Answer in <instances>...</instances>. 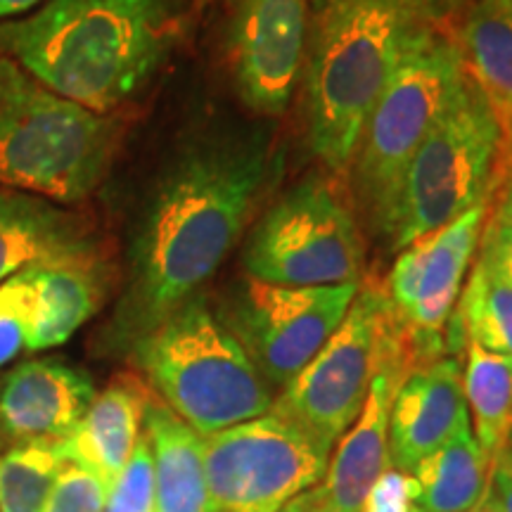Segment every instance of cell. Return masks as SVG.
<instances>
[{
    "label": "cell",
    "instance_id": "obj_25",
    "mask_svg": "<svg viewBox=\"0 0 512 512\" xmlns=\"http://www.w3.org/2000/svg\"><path fill=\"white\" fill-rule=\"evenodd\" d=\"M62 441H24L0 456V512H43L64 463Z\"/></svg>",
    "mask_w": 512,
    "mask_h": 512
},
{
    "label": "cell",
    "instance_id": "obj_10",
    "mask_svg": "<svg viewBox=\"0 0 512 512\" xmlns=\"http://www.w3.org/2000/svg\"><path fill=\"white\" fill-rule=\"evenodd\" d=\"M489 204L403 247L382 287L384 316L413 368L448 356L446 337Z\"/></svg>",
    "mask_w": 512,
    "mask_h": 512
},
{
    "label": "cell",
    "instance_id": "obj_38",
    "mask_svg": "<svg viewBox=\"0 0 512 512\" xmlns=\"http://www.w3.org/2000/svg\"><path fill=\"white\" fill-rule=\"evenodd\" d=\"M406 512H427V510H422V508H418V505H413V503H411V508H408Z\"/></svg>",
    "mask_w": 512,
    "mask_h": 512
},
{
    "label": "cell",
    "instance_id": "obj_31",
    "mask_svg": "<svg viewBox=\"0 0 512 512\" xmlns=\"http://www.w3.org/2000/svg\"><path fill=\"white\" fill-rule=\"evenodd\" d=\"M489 501L498 512H512V460L505 451L498 453L491 467Z\"/></svg>",
    "mask_w": 512,
    "mask_h": 512
},
{
    "label": "cell",
    "instance_id": "obj_35",
    "mask_svg": "<svg viewBox=\"0 0 512 512\" xmlns=\"http://www.w3.org/2000/svg\"><path fill=\"white\" fill-rule=\"evenodd\" d=\"M467 512H498V510H496V505L489 501V494H486V498H484L482 503L475 505V508H472V510H467Z\"/></svg>",
    "mask_w": 512,
    "mask_h": 512
},
{
    "label": "cell",
    "instance_id": "obj_4",
    "mask_svg": "<svg viewBox=\"0 0 512 512\" xmlns=\"http://www.w3.org/2000/svg\"><path fill=\"white\" fill-rule=\"evenodd\" d=\"M117 145V119L60 98L0 55V188L83 202L110 171Z\"/></svg>",
    "mask_w": 512,
    "mask_h": 512
},
{
    "label": "cell",
    "instance_id": "obj_24",
    "mask_svg": "<svg viewBox=\"0 0 512 512\" xmlns=\"http://www.w3.org/2000/svg\"><path fill=\"white\" fill-rule=\"evenodd\" d=\"M453 320L465 342L512 358V283L489 261L475 256Z\"/></svg>",
    "mask_w": 512,
    "mask_h": 512
},
{
    "label": "cell",
    "instance_id": "obj_1",
    "mask_svg": "<svg viewBox=\"0 0 512 512\" xmlns=\"http://www.w3.org/2000/svg\"><path fill=\"white\" fill-rule=\"evenodd\" d=\"M264 133L188 147L152 190L128 249L110 344L131 351L214 278L240 240L273 171Z\"/></svg>",
    "mask_w": 512,
    "mask_h": 512
},
{
    "label": "cell",
    "instance_id": "obj_5",
    "mask_svg": "<svg viewBox=\"0 0 512 512\" xmlns=\"http://www.w3.org/2000/svg\"><path fill=\"white\" fill-rule=\"evenodd\" d=\"M131 354L157 399L202 437L273 408L275 389L202 292L140 339Z\"/></svg>",
    "mask_w": 512,
    "mask_h": 512
},
{
    "label": "cell",
    "instance_id": "obj_30",
    "mask_svg": "<svg viewBox=\"0 0 512 512\" xmlns=\"http://www.w3.org/2000/svg\"><path fill=\"white\" fill-rule=\"evenodd\" d=\"M396 3L427 27L453 31L467 0H396Z\"/></svg>",
    "mask_w": 512,
    "mask_h": 512
},
{
    "label": "cell",
    "instance_id": "obj_14",
    "mask_svg": "<svg viewBox=\"0 0 512 512\" xmlns=\"http://www.w3.org/2000/svg\"><path fill=\"white\" fill-rule=\"evenodd\" d=\"M309 0H240L230 24V60L249 110L280 117L302 79L309 48Z\"/></svg>",
    "mask_w": 512,
    "mask_h": 512
},
{
    "label": "cell",
    "instance_id": "obj_20",
    "mask_svg": "<svg viewBox=\"0 0 512 512\" xmlns=\"http://www.w3.org/2000/svg\"><path fill=\"white\" fill-rule=\"evenodd\" d=\"M95 245L83 223L55 202L0 188V283L50 256Z\"/></svg>",
    "mask_w": 512,
    "mask_h": 512
},
{
    "label": "cell",
    "instance_id": "obj_28",
    "mask_svg": "<svg viewBox=\"0 0 512 512\" xmlns=\"http://www.w3.org/2000/svg\"><path fill=\"white\" fill-rule=\"evenodd\" d=\"M27 337V306L17 278L0 283V368L24 351Z\"/></svg>",
    "mask_w": 512,
    "mask_h": 512
},
{
    "label": "cell",
    "instance_id": "obj_33",
    "mask_svg": "<svg viewBox=\"0 0 512 512\" xmlns=\"http://www.w3.org/2000/svg\"><path fill=\"white\" fill-rule=\"evenodd\" d=\"M38 3H43V0H0V22H3V19L24 15V12L36 8Z\"/></svg>",
    "mask_w": 512,
    "mask_h": 512
},
{
    "label": "cell",
    "instance_id": "obj_37",
    "mask_svg": "<svg viewBox=\"0 0 512 512\" xmlns=\"http://www.w3.org/2000/svg\"><path fill=\"white\" fill-rule=\"evenodd\" d=\"M505 150H508V162H510V169H512V140L508 145H505Z\"/></svg>",
    "mask_w": 512,
    "mask_h": 512
},
{
    "label": "cell",
    "instance_id": "obj_34",
    "mask_svg": "<svg viewBox=\"0 0 512 512\" xmlns=\"http://www.w3.org/2000/svg\"><path fill=\"white\" fill-rule=\"evenodd\" d=\"M278 512H306V503H304V494L302 496H297L294 498V501H290L285 505L283 510H278Z\"/></svg>",
    "mask_w": 512,
    "mask_h": 512
},
{
    "label": "cell",
    "instance_id": "obj_18",
    "mask_svg": "<svg viewBox=\"0 0 512 512\" xmlns=\"http://www.w3.org/2000/svg\"><path fill=\"white\" fill-rule=\"evenodd\" d=\"M150 399V389L138 377L121 375L112 380L95 394L74 432L62 439L64 458L112 486L143 437Z\"/></svg>",
    "mask_w": 512,
    "mask_h": 512
},
{
    "label": "cell",
    "instance_id": "obj_8",
    "mask_svg": "<svg viewBox=\"0 0 512 512\" xmlns=\"http://www.w3.org/2000/svg\"><path fill=\"white\" fill-rule=\"evenodd\" d=\"M249 278L271 285L361 283L363 235L337 183L309 176L275 200L242 249Z\"/></svg>",
    "mask_w": 512,
    "mask_h": 512
},
{
    "label": "cell",
    "instance_id": "obj_36",
    "mask_svg": "<svg viewBox=\"0 0 512 512\" xmlns=\"http://www.w3.org/2000/svg\"><path fill=\"white\" fill-rule=\"evenodd\" d=\"M505 453H508V458L512 460V427H510V434H508V441H505V448H503Z\"/></svg>",
    "mask_w": 512,
    "mask_h": 512
},
{
    "label": "cell",
    "instance_id": "obj_2",
    "mask_svg": "<svg viewBox=\"0 0 512 512\" xmlns=\"http://www.w3.org/2000/svg\"><path fill=\"white\" fill-rule=\"evenodd\" d=\"M166 53L162 0H48L0 22V55L86 110L110 114Z\"/></svg>",
    "mask_w": 512,
    "mask_h": 512
},
{
    "label": "cell",
    "instance_id": "obj_11",
    "mask_svg": "<svg viewBox=\"0 0 512 512\" xmlns=\"http://www.w3.org/2000/svg\"><path fill=\"white\" fill-rule=\"evenodd\" d=\"M361 283L271 285L247 278L230 292L221 320L259 373L283 389L325 347L354 304Z\"/></svg>",
    "mask_w": 512,
    "mask_h": 512
},
{
    "label": "cell",
    "instance_id": "obj_12",
    "mask_svg": "<svg viewBox=\"0 0 512 512\" xmlns=\"http://www.w3.org/2000/svg\"><path fill=\"white\" fill-rule=\"evenodd\" d=\"M382 304L380 287L373 283L358 287L335 335L273 401L271 411L294 422L328 453L366 406L375 373Z\"/></svg>",
    "mask_w": 512,
    "mask_h": 512
},
{
    "label": "cell",
    "instance_id": "obj_16",
    "mask_svg": "<svg viewBox=\"0 0 512 512\" xmlns=\"http://www.w3.org/2000/svg\"><path fill=\"white\" fill-rule=\"evenodd\" d=\"M463 430H470V413L460 358L441 356L413 368L401 380L389 411L392 467L411 475L420 460L432 456Z\"/></svg>",
    "mask_w": 512,
    "mask_h": 512
},
{
    "label": "cell",
    "instance_id": "obj_17",
    "mask_svg": "<svg viewBox=\"0 0 512 512\" xmlns=\"http://www.w3.org/2000/svg\"><path fill=\"white\" fill-rule=\"evenodd\" d=\"M86 370L57 358H31L0 380V437L10 444L62 441L95 399Z\"/></svg>",
    "mask_w": 512,
    "mask_h": 512
},
{
    "label": "cell",
    "instance_id": "obj_13",
    "mask_svg": "<svg viewBox=\"0 0 512 512\" xmlns=\"http://www.w3.org/2000/svg\"><path fill=\"white\" fill-rule=\"evenodd\" d=\"M411 370V361L389 328L382 304L375 373L366 406L349 432L332 448L323 482L304 494L306 512H370L377 484L392 467L389 411L396 389Z\"/></svg>",
    "mask_w": 512,
    "mask_h": 512
},
{
    "label": "cell",
    "instance_id": "obj_3",
    "mask_svg": "<svg viewBox=\"0 0 512 512\" xmlns=\"http://www.w3.org/2000/svg\"><path fill=\"white\" fill-rule=\"evenodd\" d=\"M422 24L396 0H320L306 64L309 145L344 176L366 119Z\"/></svg>",
    "mask_w": 512,
    "mask_h": 512
},
{
    "label": "cell",
    "instance_id": "obj_22",
    "mask_svg": "<svg viewBox=\"0 0 512 512\" xmlns=\"http://www.w3.org/2000/svg\"><path fill=\"white\" fill-rule=\"evenodd\" d=\"M494 458L463 430L413 467L411 501L427 512H467L489 494Z\"/></svg>",
    "mask_w": 512,
    "mask_h": 512
},
{
    "label": "cell",
    "instance_id": "obj_6",
    "mask_svg": "<svg viewBox=\"0 0 512 512\" xmlns=\"http://www.w3.org/2000/svg\"><path fill=\"white\" fill-rule=\"evenodd\" d=\"M463 76L453 31L422 27L366 119L347 174L358 211L387 245L403 174Z\"/></svg>",
    "mask_w": 512,
    "mask_h": 512
},
{
    "label": "cell",
    "instance_id": "obj_27",
    "mask_svg": "<svg viewBox=\"0 0 512 512\" xmlns=\"http://www.w3.org/2000/svg\"><path fill=\"white\" fill-rule=\"evenodd\" d=\"M110 486L86 467L64 460L43 512H105Z\"/></svg>",
    "mask_w": 512,
    "mask_h": 512
},
{
    "label": "cell",
    "instance_id": "obj_21",
    "mask_svg": "<svg viewBox=\"0 0 512 512\" xmlns=\"http://www.w3.org/2000/svg\"><path fill=\"white\" fill-rule=\"evenodd\" d=\"M145 434L155 460V512H209L204 437L152 396Z\"/></svg>",
    "mask_w": 512,
    "mask_h": 512
},
{
    "label": "cell",
    "instance_id": "obj_15",
    "mask_svg": "<svg viewBox=\"0 0 512 512\" xmlns=\"http://www.w3.org/2000/svg\"><path fill=\"white\" fill-rule=\"evenodd\" d=\"M27 306L24 351H46L69 342L95 316L110 287V266L100 247L50 256L15 273Z\"/></svg>",
    "mask_w": 512,
    "mask_h": 512
},
{
    "label": "cell",
    "instance_id": "obj_7",
    "mask_svg": "<svg viewBox=\"0 0 512 512\" xmlns=\"http://www.w3.org/2000/svg\"><path fill=\"white\" fill-rule=\"evenodd\" d=\"M508 171L501 126L475 83L463 76L403 174L389 249L401 252L489 204Z\"/></svg>",
    "mask_w": 512,
    "mask_h": 512
},
{
    "label": "cell",
    "instance_id": "obj_19",
    "mask_svg": "<svg viewBox=\"0 0 512 512\" xmlns=\"http://www.w3.org/2000/svg\"><path fill=\"white\" fill-rule=\"evenodd\" d=\"M453 38L467 79L512 140V0H467Z\"/></svg>",
    "mask_w": 512,
    "mask_h": 512
},
{
    "label": "cell",
    "instance_id": "obj_26",
    "mask_svg": "<svg viewBox=\"0 0 512 512\" xmlns=\"http://www.w3.org/2000/svg\"><path fill=\"white\" fill-rule=\"evenodd\" d=\"M105 512H155V460L145 430L131 460L110 486Z\"/></svg>",
    "mask_w": 512,
    "mask_h": 512
},
{
    "label": "cell",
    "instance_id": "obj_29",
    "mask_svg": "<svg viewBox=\"0 0 512 512\" xmlns=\"http://www.w3.org/2000/svg\"><path fill=\"white\" fill-rule=\"evenodd\" d=\"M477 254L512 283V223L486 216Z\"/></svg>",
    "mask_w": 512,
    "mask_h": 512
},
{
    "label": "cell",
    "instance_id": "obj_32",
    "mask_svg": "<svg viewBox=\"0 0 512 512\" xmlns=\"http://www.w3.org/2000/svg\"><path fill=\"white\" fill-rule=\"evenodd\" d=\"M491 216H496V219H501L505 223H512V176L505 181L501 195H498L496 209Z\"/></svg>",
    "mask_w": 512,
    "mask_h": 512
},
{
    "label": "cell",
    "instance_id": "obj_23",
    "mask_svg": "<svg viewBox=\"0 0 512 512\" xmlns=\"http://www.w3.org/2000/svg\"><path fill=\"white\" fill-rule=\"evenodd\" d=\"M463 392L472 434L496 458L512 427V358L467 342Z\"/></svg>",
    "mask_w": 512,
    "mask_h": 512
},
{
    "label": "cell",
    "instance_id": "obj_9",
    "mask_svg": "<svg viewBox=\"0 0 512 512\" xmlns=\"http://www.w3.org/2000/svg\"><path fill=\"white\" fill-rule=\"evenodd\" d=\"M330 453L275 411L204 437L209 512H278L328 472Z\"/></svg>",
    "mask_w": 512,
    "mask_h": 512
}]
</instances>
